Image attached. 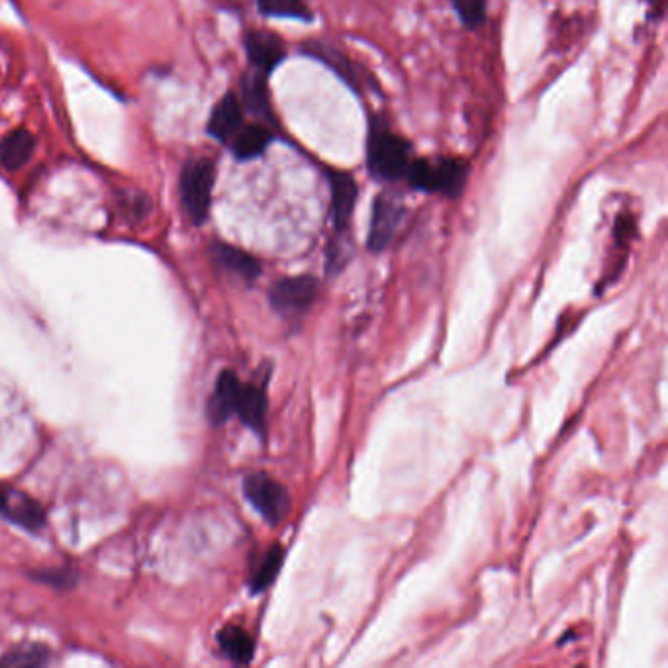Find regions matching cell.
Instances as JSON below:
<instances>
[{"label": "cell", "mask_w": 668, "mask_h": 668, "mask_svg": "<svg viewBox=\"0 0 668 668\" xmlns=\"http://www.w3.org/2000/svg\"><path fill=\"white\" fill-rule=\"evenodd\" d=\"M455 12L467 28H478L486 18V0H451Z\"/></svg>", "instance_id": "cell-21"}, {"label": "cell", "mask_w": 668, "mask_h": 668, "mask_svg": "<svg viewBox=\"0 0 668 668\" xmlns=\"http://www.w3.org/2000/svg\"><path fill=\"white\" fill-rule=\"evenodd\" d=\"M328 181L332 189V214H334L335 230L343 232L351 220V214L357 202V183L351 175L343 171H330Z\"/></svg>", "instance_id": "cell-10"}, {"label": "cell", "mask_w": 668, "mask_h": 668, "mask_svg": "<svg viewBox=\"0 0 668 668\" xmlns=\"http://www.w3.org/2000/svg\"><path fill=\"white\" fill-rule=\"evenodd\" d=\"M304 51L310 53L312 57L324 61L328 67H332L335 73L345 81L349 83L353 89L359 87V79H357V73L351 65V61L335 48H330L328 44H322V42H310V44H304Z\"/></svg>", "instance_id": "cell-16"}, {"label": "cell", "mask_w": 668, "mask_h": 668, "mask_svg": "<svg viewBox=\"0 0 668 668\" xmlns=\"http://www.w3.org/2000/svg\"><path fill=\"white\" fill-rule=\"evenodd\" d=\"M243 494L259 516L271 525H279L290 512V492L267 473H251L243 480Z\"/></svg>", "instance_id": "cell-5"}, {"label": "cell", "mask_w": 668, "mask_h": 668, "mask_svg": "<svg viewBox=\"0 0 668 668\" xmlns=\"http://www.w3.org/2000/svg\"><path fill=\"white\" fill-rule=\"evenodd\" d=\"M245 49L249 61L261 71L271 73L285 59L287 51L283 42L271 32H251L245 38Z\"/></svg>", "instance_id": "cell-9"}, {"label": "cell", "mask_w": 668, "mask_h": 668, "mask_svg": "<svg viewBox=\"0 0 668 668\" xmlns=\"http://www.w3.org/2000/svg\"><path fill=\"white\" fill-rule=\"evenodd\" d=\"M214 163L208 159H192L181 175V198L185 210L196 226L204 224L210 214L214 189Z\"/></svg>", "instance_id": "cell-4"}, {"label": "cell", "mask_w": 668, "mask_h": 668, "mask_svg": "<svg viewBox=\"0 0 668 668\" xmlns=\"http://www.w3.org/2000/svg\"><path fill=\"white\" fill-rule=\"evenodd\" d=\"M218 643L228 659H232L238 665H249L255 653V643L251 635L239 627V625H226L218 633Z\"/></svg>", "instance_id": "cell-14"}, {"label": "cell", "mask_w": 668, "mask_h": 668, "mask_svg": "<svg viewBox=\"0 0 668 668\" xmlns=\"http://www.w3.org/2000/svg\"><path fill=\"white\" fill-rule=\"evenodd\" d=\"M208 416L214 424H224L232 416L255 431L267 435V394L265 388L243 384L232 371H222L208 402Z\"/></svg>", "instance_id": "cell-1"}, {"label": "cell", "mask_w": 668, "mask_h": 668, "mask_svg": "<svg viewBox=\"0 0 668 668\" xmlns=\"http://www.w3.org/2000/svg\"><path fill=\"white\" fill-rule=\"evenodd\" d=\"M243 122V106L238 96L226 95L212 110L208 120V134L220 142H228L236 136Z\"/></svg>", "instance_id": "cell-11"}, {"label": "cell", "mask_w": 668, "mask_h": 668, "mask_svg": "<svg viewBox=\"0 0 668 668\" xmlns=\"http://www.w3.org/2000/svg\"><path fill=\"white\" fill-rule=\"evenodd\" d=\"M243 95H245V106L253 114L267 116L269 114V95H267V85L261 75H251L243 83Z\"/></svg>", "instance_id": "cell-20"}, {"label": "cell", "mask_w": 668, "mask_h": 668, "mask_svg": "<svg viewBox=\"0 0 668 668\" xmlns=\"http://www.w3.org/2000/svg\"><path fill=\"white\" fill-rule=\"evenodd\" d=\"M34 149V136L28 130L18 128L0 142V165L8 171H18L32 159Z\"/></svg>", "instance_id": "cell-13"}, {"label": "cell", "mask_w": 668, "mask_h": 668, "mask_svg": "<svg viewBox=\"0 0 668 668\" xmlns=\"http://www.w3.org/2000/svg\"><path fill=\"white\" fill-rule=\"evenodd\" d=\"M320 296V281L310 275L288 277L277 281L269 290L271 306L283 318H298L306 314Z\"/></svg>", "instance_id": "cell-6"}, {"label": "cell", "mask_w": 668, "mask_h": 668, "mask_svg": "<svg viewBox=\"0 0 668 668\" xmlns=\"http://www.w3.org/2000/svg\"><path fill=\"white\" fill-rule=\"evenodd\" d=\"M51 657L46 645L40 643H22L14 649H10L2 659L0 667L6 668H34L46 665Z\"/></svg>", "instance_id": "cell-17"}, {"label": "cell", "mask_w": 668, "mask_h": 668, "mask_svg": "<svg viewBox=\"0 0 668 668\" xmlns=\"http://www.w3.org/2000/svg\"><path fill=\"white\" fill-rule=\"evenodd\" d=\"M0 514L28 531H40L46 525L44 508L24 490L10 484H0Z\"/></svg>", "instance_id": "cell-7"}, {"label": "cell", "mask_w": 668, "mask_h": 668, "mask_svg": "<svg viewBox=\"0 0 668 668\" xmlns=\"http://www.w3.org/2000/svg\"><path fill=\"white\" fill-rule=\"evenodd\" d=\"M214 257L220 267H224L228 273L236 275L245 283H253L261 275V265L255 257L249 253L241 251L238 247L226 245V243H216L214 245Z\"/></svg>", "instance_id": "cell-12"}, {"label": "cell", "mask_w": 668, "mask_h": 668, "mask_svg": "<svg viewBox=\"0 0 668 668\" xmlns=\"http://www.w3.org/2000/svg\"><path fill=\"white\" fill-rule=\"evenodd\" d=\"M257 4L259 10L267 16L312 20V12L304 0H257Z\"/></svg>", "instance_id": "cell-19"}, {"label": "cell", "mask_w": 668, "mask_h": 668, "mask_svg": "<svg viewBox=\"0 0 668 668\" xmlns=\"http://www.w3.org/2000/svg\"><path fill=\"white\" fill-rule=\"evenodd\" d=\"M404 216V206L398 198L390 194H381L375 200L373 216H371V228H369V249L379 253L390 245V241L396 236L400 222Z\"/></svg>", "instance_id": "cell-8"}, {"label": "cell", "mask_w": 668, "mask_h": 668, "mask_svg": "<svg viewBox=\"0 0 668 668\" xmlns=\"http://www.w3.org/2000/svg\"><path fill=\"white\" fill-rule=\"evenodd\" d=\"M410 153L412 149L404 138L392 134L379 118L371 120L367 163L375 179L400 181L402 177H406L408 167L412 163Z\"/></svg>", "instance_id": "cell-2"}, {"label": "cell", "mask_w": 668, "mask_h": 668, "mask_svg": "<svg viewBox=\"0 0 668 668\" xmlns=\"http://www.w3.org/2000/svg\"><path fill=\"white\" fill-rule=\"evenodd\" d=\"M469 167L457 159H439L435 163L418 159L408 167V183L412 189L424 192H439L449 198H457L465 191Z\"/></svg>", "instance_id": "cell-3"}, {"label": "cell", "mask_w": 668, "mask_h": 668, "mask_svg": "<svg viewBox=\"0 0 668 668\" xmlns=\"http://www.w3.org/2000/svg\"><path fill=\"white\" fill-rule=\"evenodd\" d=\"M283 561H285V549L281 545H273L263 555L257 569L251 574V582H249L251 592H263L265 588H269L275 582L277 574L281 573Z\"/></svg>", "instance_id": "cell-18"}, {"label": "cell", "mask_w": 668, "mask_h": 668, "mask_svg": "<svg viewBox=\"0 0 668 668\" xmlns=\"http://www.w3.org/2000/svg\"><path fill=\"white\" fill-rule=\"evenodd\" d=\"M273 140V134L269 132V128L265 126H247V128H239L234 136V155L247 161L253 159L257 155H261Z\"/></svg>", "instance_id": "cell-15"}]
</instances>
